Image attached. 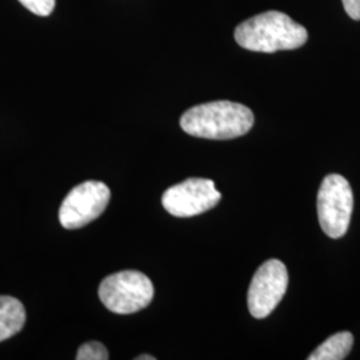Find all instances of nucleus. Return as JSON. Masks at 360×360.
Segmentation results:
<instances>
[{
	"mask_svg": "<svg viewBox=\"0 0 360 360\" xmlns=\"http://www.w3.org/2000/svg\"><path fill=\"white\" fill-rule=\"evenodd\" d=\"M254 120L252 111L243 104L219 101L187 110L180 117V127L195 138L227 141L245 135Z\"/></svg>",
	"mask_w": 360,
	"mask_h": 360,
	"instance_id": "nucleus-1",
	"label": "nucleus"
},
{
	"mask_svg": "<svg viewBox=\"0 0 360 360\" xmlns=\"http://www.w3.org/2000/svg\"><path fill=\"white\" fill-rule=\"evenodd\" d=\"M233 37L245 50L272 53L303 47L309 39V32L288 15L267 11L240 23Z\"/></svg>",
	"mask_w": 360,
	"mask_h": 360,
	"instance_id": "nucleus-2",
	"label": "nucleus"
},
{
	"mask_svg": "<svg viewBox=\"0 0 360 360\" xmlns=\"http://www.w3.org/2000/svg\"><path fill=\"white\" fill-rule=\"evenodd\" d=\"M99 297L111 312L127 315L146 309L154 297V284L139 271H122L103 279Z\"/></svg>",
	"mask_w": 360,
	"mask_h": 360,
	"instance_id": "nucleus-3",
	"label": "nucleus"
},
{
	"mask_svg": "<svg viewBox=\"0 0 360 360\" xmlns=\"http://www.w3.org/2000/svg\"><path fill=\"white\" fill-rule=\"evenodd\" d=\"M354 210V193L346 178L330 174L318 193V217L323 231L330 238H342L348 230Z\"/></svg>",
	"mask_w": 360,
	"mask_h": 360,
	"instance_id": "nucleus-4",
	"label": "nucleus"
},
{
	"mask_svg": "<svg viewBox=\"0 0 360 360\" xmlns=\"http://www.w3.org/2000/svg\"><path fill=\"white\" fill-rule=\"evenodd\" d=\"M110 188L102 183L89 180L74 187L59 210V221L67 230H77L99 218L108 206Z\"/></svg>",
	"mask_w": 360,
	"mask_h": 360,
	"instance_id": "nucleus-5",
	"label": "nucleus"
},
{
	"mask_svg": "<svg viewBox=\"0 0 360 360\" xmlns=\"http://www.w3.org/2000/svg\"><path fill=\"white\" fill-rule=\"evenodd\" d=\"M288 285V272L278 259L264 262L257 269L248 290V309L254 318H267L283 299Z\"/></svg>",
	"mask_w": 360,
	"mask_h": 360,
	"instance_id": "nucleus-6",
	"label": "nucleus"
},
{
	"mask_svg": "<svg viewBox=\"0 0 360 360\" xmlns=\"http://www.w3.org/2000/svg\"><path fill=\"white\" fill-rule=\"evenodd\" d=\"M220 198L212 180L193 178L169 187L162 196V205L172 217L190 218L214 208Z\"/></svg>",
	"mask_w": 360,
	"mask_h": 360,
	"instance_id": "nucleus-7",
	"label": "nucleus"
},
{
	"mask_svg": "<svg viewBox=\"0 0 360 360\" xmlns=\"http://www.w3.org/2000/svg\"><path fill=\"white\" fill-rule=\"evenodd\" d=\"M26 323V309L16 297L0 296V342L18 334Z\"/></svg>",
	"mask_w": 360,
	"mask_h": 360,
	"instance_id": "nucleus-8",
	"label": "nucleus"
},
{
	"mask_svg": "<svg viewBox=\"0 0 360 360\" xmlns=\"http://www.w3.org/2000/svg\"><path fill=\"white\" fill-rule=\"evenodd\" d=\"M354 345V336L343 331L330 336L309 356V360H343L347 358Z\"/></svg>",
	"mask_w": 360,
	"mask_h": 360,
	"instance_id": "nucleus-9",
	"label": "nucleus"
},
{
	"mask_svg": "<svg viewBox=\"0 0 360 360\" xmlns=\"http://www.w3.org/2000/svg\"><path fill=\"white\" fill-rule=\"evenodd\" d=\"M110 358L107 348L99 342H89L77 349V360H107Z\"/></svg>",
	"mask_w": 360,
	"mask_h": 360,
	"instance_id": "nucleus-10",
	"label": "nucleus"
},
{
	"mask_svg": "<svg viewBox=\"0 0 360 360\" xmlns=\"http://www.w3.org/2000/svg\"><path fill=\"white\" fill-rule=\"evenodd\" d=\"M28 11L39 16H49L55 8L56 0H19Z\"/></svg>",
	"mask_w": 360,
	"mask_h": 360,
	"instance_id": "nucleus-11",
	"label": "nucleus"
},
{
	"mask_svg": "<svg viewBox=\"0 0 360 360\" xmlns=\"http://www.w3.org/2000/svg\"><path fill=\"white\" fill-rule=\"evenodd\" d=\"M348 16L354 20H360V0H342Z\"/></svg>",
	"mask_w": 360,
	"mask_h": 360,
	"instance_id": "nucleus-12",
	"label": "nucleus"
},
{
	"mask_svg": "<svg viewBox=\"0 0 360 360\" xmlns=\"http://www.w3.org/2000/svg\"><path fill=\"white\" fill-rule=\"evenodd\" d=\"M136 360H155L154 356H151V355H141V356H138V358H135Z\"/></svg>",
	"mask_w": 360,
	"mask_h": 360,
	"instance_id": "nucleus-13",
	"label": "nucleus"
}]
</instances>
